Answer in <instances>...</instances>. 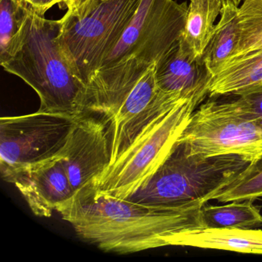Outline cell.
<instances>
[{
	"label": "cell",
	"instance_id": "44dd1931",
	"mask_svg": "<svg viewBox=\"0 0 262 262\" xmlns=\"http://www.w3.org/2000/svg\"><path fill=\"white\" fill-rule=\"evenodd\" d=\"M241 105L262 125V88L236 96Z\"/></svg>",
	"mask_w": 262,
	"mask_h": 262
},
{
	"label": "cell",
	"instance_id": "9c48e42d",
	"mask_svg": "<svg viewBox=\"0 0 262 262\" xmlns=\"http://www.w3.org/2000/svg\"><path fill=\"white\" fill-rule=\"evenodd\" d=\"M61 160L76 192L94 185L111 163L110 123L92 113L76 117Z\"/></svg>",
	"mask_w": 262,
	"mask_h": 262
},
{
	"label": "cell",
	"instance_id": "8992f818",
	"mask_svg": "<svg viewBox=\"0 0 262 262\" xmlns=\"http://www.w3.org/2000/svg\"><path fill=\"white\" fill-rule=\"evenodd\" d=\"M190 154L237 155L251 162L262 155V125L232 100L210 99L193 112L179 138Z\"/></svg>",
	"mask_w": 262,
	"mask_h": 262
},
{
	"label": "cell",
	"instance_id": "ac0fdd59",
	"mask_svg": "<svg viewBox=\"0 0 262 262\" xmlns=\"http://www.w3.org/2000/svg\"><path fill=\"white\" fill-rule=\"evenodd\" d=\"M237 15L240 36L228 60L262 49V0H243Z\"/></svg>",
	"mask_w": 262,
	"mask_h": 262
},
{
	"label": "cell",
	"instance_id": "9a60e30c",
	"mask_svg": "<svg viewBox=\"0 0 262 262\" xmlns=\"http://www.w3.org/2000/svg\"><path fill=\"white\" fill-rule=\"evenodd\" d=\"M222 0H191L180 37L197 59H202L221 13Z\"/></svg>",
	"mask_w": 262,
	"mask_h": 262
},
{
	"label": "cell",
	"instance_id": "603a6c76",
	"mask_svg": "<svg viewBox=\"0 0 262 262\" xmlns=\"http://www.w3.org/2000/svg\"><path fill=\"white\" fill-rule=\"evenodd\" d=\"M21 5L24 6L26 8L33 11V7H34L35 1L36 0H16Z\"/></svg>",
	"mask_w": 262,
	"mask_h": 262
},
{
	"label": "cell",
	"instance_id": "ba28073f",
	"mask_svg": "<svg viewBox=\"0 0 262 262\" xmlns=\"http://www.w3.org/2000/svg\"><path fill=\"white\" fill-rule=\"evenodd\" d=\"M76 117L38 111L0 119L3 179L26 167L62 157Z\"/></svg>",
	"mask_w": 262,
	"mask_h": 262
},
{
	"label": "cell",
	"instance_id": "6da1fadb",
	"mask_svg": "<svg viewBox=\"0 0 262 262\" xmlns=\"http://www.w3.org/2000/svg\"><path fill=\"white\" fill-rule=\"evenodd\" d=\"M201 208H151L102 192L91 185L76 191L56 211L84 240L103 251L131 254L172 246L179 233L202 227Z\"/></svg>",
	"mask_w": 262,
	"mask_h": 262
},
{
	"label": "cell",
	"instance_id": "52a82bcc",
	"mask_svg": "<svg viewBox=\"0 0 262 262\" xmlns=\"http://www.w3.org/2000/svg\"><path fill=\"white\" fill-rule=\"evenodd\" d=\"M142 0H101L80 18L60 19L59 39L64 53L88 85L93 74L120 39Z\"/></svg>",
	"mask_w": 262,
	"mask_h": 262
},
{
	"label": "cell",
	"instance_id": "7a4b0ae2",
	"mask_svg": "<svg viewBox=\"0 0 262 262\" xmlns=\"http://www.w3.org/2000/svg\"><path fill=\"white\" fill-rule=\"evenodd\" d=\"M188 5L174 0H142L134 17L87 85L85 113L110 122L150 67L178 42Z\"/></svg>",
	"mask_w": 262,
	"mask_h": 262
},
{
	"label": "cell",
	"instance_id": "e0dca14e",
	"mask_svg": "<svg viewBox=\"0 0 262 262\" xmlns=\"http://www.w3.org/2000/svg\"><path fill=\"white\" fill-rule=\"evenodd\" d=\"M254 200L233 201L224 205H202L199 211L203 228H249L262 224L260 207Z\"/></svg>",
	"mask_w": 262,
	"mask_h": 262
},
{
	"label": "cell",
	"instance_id": "5b68a950",
	"mask_svg": "<svg viewBox=\"0 0 262 262\" xmlns=\"http://www.w3.org/2000/svg\"><path fill=\"white\" fill-rule=\"evenodd\" d=\"M205 98L192 96L155 120L93 185L102 192L126 199L165 161L190 117Z\"/></svg>",
	"mask_w": 262,
	"mask_h": 262
},
{
	"label": "cell",
	"instance_id": "8fae6325",
	"mask_svg": "<svg viewBox=\"0 0 262 262\" xmlns=\"http://www.w3.org/2000/svg\"><path fill=\"white\" fill-rule=\"evenodd\" d=\"M212 77L202 59L194 56L181 37L156 64L159 88L184 97H206Z\"/></svg>",
	"mask_w": 262,
	"mask_h": 262
},
{
	"label": "cell",
	"instance_id": "3957f363",
	"mask_svg": "<svg viewBox=\"0 0 262 262\" xmlns=\"http://www.w3.org/2000/svg\"><path fill=\"white\" fill-rule=\"evenodd\" d=\"M59 30L60 19L50 20L29 10L11 56L1 66L36 91L39 111L77 117L85 113L87 85L69 62Z\"/></svg>",
	"mask_w": 262,
	"mask_h": 262
},
{
	"label": "cell",
	"instance_id": "5bb4252c",
	"mask_svg": "<svg viewBox=\"0 0 262 262\" xmlns=\"http://www.w3.org/2000/svg\"><path fill=\"white\" fill-rule=\"evenodd\" d=\"M156 68L155 64L141 77L108 122L111 157L127 126L152 103L159 94L160 89L156 82Z\"/></svg>",
	"mask_w": 262,
	"mask_h": 262
},
{
	"label": "cell",
	"instance_id": "7c38bea8",
	"mask_svg": "<svg viewBox=\"0 0 262 262\" xmlns=\"http://www.w3.org/2000/svg\"><path fill=\"white\" fill-rule=\"evenodd\" d=\"M172 246L262 254V230L200 227L179 233Z\"/></svg>",
	"mask_w": 262,
	"mask_h": 262
},
{
	"label": "cell",
	"instance_id": "7402d4cb",
	"mask_svg": "<svg viewBox=\"0 0 262 262\" xmlns=\"http://www.w3.org/2000/svg\"><path fill=\"white\" fill-rule=\"evenodd\" d=\"M101 0H60L59 5L67 9L66 16L80 18L93 10Z\"/></svg>",
	"mask_w": 262,
	"mask_h": 262
},
{
	"label": "cell",
	"instance_id": "d6986e66",
	"mask_svg": "<svg viewBox=\"0 0 262 262\" xmlns=\"http://www.w3.org/2000/svg\"><path fill=\"white\" fill-rule=\"evenodd\" d=\"M29 10L16 0H0V62L10 58L27 20Z\"/></svg>",
	"mask_w": 262,
	"mask_h": 262
},
{
	"label": "cell",
	"instance_id": "cb8c5ba5",
	"mask_svg": "<svg viewBox=\"0 0 262 262\" xmlns=\"http://www.w3.org/2000/svg\"><path fill=\"white\" fill-rule=\"evenodd\" d=\"M242 0H222V7L223 6L231 5L236 7H239Z\"/></svg>",
	"mask_w": 262,
	"mask_h": 262
},
{
	"label": "cell",
	"instance_id": "4fadbf2b",
	"mask_svg": "<svg viewBox=\"0 0 262 262\" xmlns=\"http://www.w3.org/2000/svg\"><path fill=\"white\" fill-rule=\"evenodd\" d=\"M262 88V49L227 61L213 76L210 97L239 96Z\"/></svg>",
	"mask_w": 262,
	"mask_h": 262
},
{
	"label": "cell",
	"instance_id": "ffe728a7",
	"mask_svg": "<svg viewBox=\"0 0 262 262\" xmlns=\"http://www.w3.org/2000/svg\"><path fill=\"white\" fill-rule=\"evenodd\" d=\"M262 198V155L223 191L214 197L219 202L254 200Z\"/></svg>",
	"mask_w": 262,
	"mask_h": 262
},
{
	"label": "cell",
	"instance_id": "30bf717a",
	"mask_svg": "<svg viewBox=\"0 0 262 262\" xmlns=\"http://www.w3.org/2000/svg\"><path fill=\"white\" fill-rule=\"evenodd\" d=\"M62 157L21 168L5 179L14 184L35 215L51 217L53 211L76 194Z\"/></svg>",
	"mask_w": 262,
	"mask_h": 262
},
{
	"label": "cell",
	"instance_id": "277c9868",
	"mask_svg": "<svg viewBox=\"0 0 262 262\" xmlns=\"http://www.w3.org/2000/svg\"><path fill=\"white\" fill-rule=\"evenodd\" d=\"M251 162L237 155L190 154L186 144L179 140L156 171L125 199L159 209L202 206L214 200Z\"/></svg>",
	"mask_w": 262,
	"mask_h": 262
},
{
	"label": "cell",
	"instance_id": "2e32d148",
	"mask_svg": "<svg viewBox=\"0 0 262 262\" xmlns=\"http://www.w3.org/2000/svg\"><path fill=\"white\" fill-rule=\"evenodd\" d=\"M237 12L238 7L234 6L222 7L220 20L204 52L202 61L212 76L231 57L238 42L240 28Z\"/></svg>",
	"mask_w": 262,
	"mask_h": 262
}]
</instances>
